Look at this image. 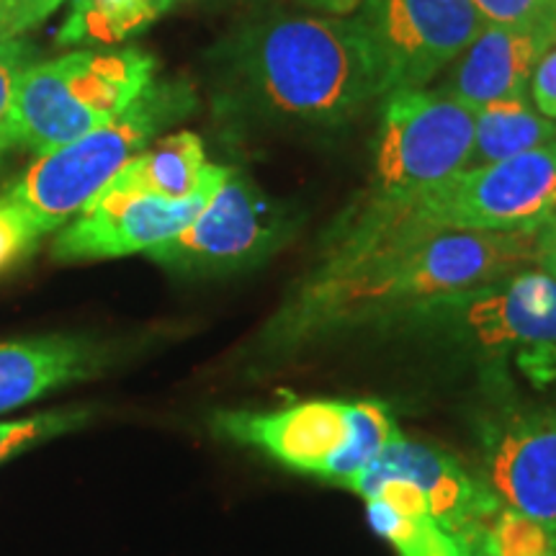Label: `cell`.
Returning <instances> with one entry per match:
<instances>
[{"label": "cell", "mask_w": 556, "mask_h": 556, "mask_svg": "<svg viewBox=\"0 0 556 556\" xmlns=\"http://www.w3.org/2000/svg\"><path fill=\"white\" fill-rule=\"evenodd\" d=\"M484 556H492V554H484Z\"/></svg>", "instance_id": "1f68e13d"}, {"label": "cell", "mask_w": 556, "mask_h": 556, "mask_svg": "<svg viewBox=\"0 0 556 556\" xmlns=\"http://www.w3.org/2000/svg\"><path fill=\"white\" fill-rule=\"evenodd\" d=\"M29 45L24 39H0V137L13 142L11 111L16 99L21 73L31 65Z\"/></svg>", "instance_id": "cb8c5ba5"}, {"label": "cell", "mask_w": 556, "mask_h": 556, "mask_svg": "<svg viewBox=\"0 0 556 556\" xmlns=\"http://www.w3.org/2000/svg\"><path fill=\"white\" fill-rule=\"evenodd\" d=\"M242 106L276 122L338 127L387 96L364 29L348 16H276L248 26L227 58Z\"/></svg>", "instance_id": "7a4b0ae2"}, {"label": "cell", "mask_w": 556, "mask_h": 556, "mask_svg": "<svg viewBox=\"0 0 556 556\" xmlns=\"http://www.w3.org/2000/svg\"><path fill=\"white\" fill-rule=\"evenodd\" d=\"M556 47V29H518L484 24L454 60L435 90L471 111L490 103L528 101V88L544 54Z\"/></svg>", "instance_id": "5bb4252c"}, {"label": "cell", "mask_w": 556, "mask_h": 556, "mask_svg": "<svg viewBox=\"0 0 556 556\" xmlns=\"http://www.w3.org/2000/svg\"><path fill=\"white\" fill-rule=\"evenodd\" d=\"M556 142V122L528 101L490 103L475 114V148L467 168L492 165Z\"/></svg>", "instance_id": "e0dca14e"}, {"label": "cell", "mask_w": 556, "mask_h": 556, "mask_svg": "<svg viewBox=\"0 0 556 556\" xmlns=\"http://www.w3.org/2000/svg\"><path fill=\"white\" fill-rule=\"evenodd\" d=\"M536 266V232L438 229L413 201L368 197L330 232L309 270L263 330L287 353L366 323H397L433 299L464 294Z\"/></svg>", "instance_id": "6da1fadb"}, {"label": "cell", "mask_w": 556, "mask_h": 556, "mask_svg": "<svg viewBox=\"0 0 556 556\" xmlns=\"http://www.w3.org/2000/svg\"><path fill=\"white\" fill-rule=\"evenodd\" d=\"M13 148V144L9 142V139H3L0 137V163H3V157H5V152H9Z\"/></svg>", "instance_id": "4dcf8cb0"}, {"label": "cell", "mask_w": 556, "mask_h": 556, "mask_svg": "<svg viewBox=\"0 0 556 556\" xmlns=\"http://www.w3.org/2000/svg\"><path fill=\"white\" fill-rule=\"evenodd\" d=\"M193 103V88L186 80L155 78L114 122L39 155L24 176L0 193V204L41 240L78 217L137 152L155 142L173 122L184 119Z\"/></svg>", "instance_id": "3957f363"}, {"label": "cell", "mask_w": 556, "mask_h": 556, "mask_svg": "<svg viewBox=\"0 0 556 556\" xmlns=\"http://www.w3.org/2000/svg\"><path fill=\"white\" fill-rule=\"evenodd\" d=\"M536 266L556 281V217L536 232Z\"/></svg>", "instance_id": "83f0119b"}, {"label": "cell", "mask_w": 556, "mask_h": 556, "mask_svg": "<svg viewBox=\"0 0 556 556\" xmlns=\"http://www.w3.org/2000/svg\"><path fill=\"white\" fill-rule=\"evenodd\" d=\"M484 482L500 505L556 533V407L497 417L484 428Z\"/></svg>", "instance_id": "7c38bea8"}, {"label": "cell", "mask_w": 556, "mask_h": 556, "mask_svg": "<svg viewBox=\"0 0 556 556\" xmlns=\"http://www.w3.org/2000/svg\"><path fill=\"white\" fill-rule=\"evenodd\" d=\"M152 80L155 60L137 47L78 50L58 60L31 62L21 73L13 99V142L34 155H47L114 122Z\"/></svg>", "instance_id": "277c9868"}, {"label": "cell", "mask_w": 556, "mask_h": 556, "mask_svg": "<svg viewBox=\"0 0 556 556\" xmlns=\"http://www.w3.org/2000/svg\"><path fill=\"white\" fill-rule=\"evenodd\" d=\"M160 16L155 0H70L60 45H116Z\"/></svg>", "instance_id": "ac0fdd59"}, {"label": "cell", "mask_w": 556, "mask_h": 556, "mask_svg": "<svg viewBox=\"0 0 556 556\" xmlns=\"http://www.w3.org/2000/svg\"><path fill=\"white\" fill-rule=\"evenodd\" d=\"M400 433L392 413L381 402H348V441L323 471L325 482L345 486L377 458Z\"/></svg>", "instance_id": "d6986e66"}, {"label": "cell", "mask_w": 556, "mask_h": 556, "mask_svg": "<svg viewBox=\"0 0 556 556\" xmlns=\"http://www.w3.org/2000/svg\"><path fill=\"white\" fill-rule=\"evenodd\" d=\"M374 531L397 548L400 556H475L456 536L428 516H405L381 500H366Z\"/></svg>", "instance_id": "ffe728a7"}, {"label": "cell", "mask_w": 556, "mask_h": 556, "mask_svg": "<svg viewBox=\"0 0 556 556\" xmlns=\"http://www.w3.org/2000/svg\"><path fill=\"white\" fill-rule=\"evenodd\" d=\"M302 9L325 13V16H351L356 13L361 0H294Z\"/></svg>", "instance_id": "f1b7e54d"}, {"label": "cell", "mask_w": 556, "mask_h": 556, "mask_svg": "<svg viewBox=\"0 0 556 556\" xmlns=\"http://www.w3.org/2000/svg\"><path fill=\"white\" fill-rule=\"evenodd\" d=\"M232 168L212 165L204 142L193 131H176L150 142L116 173L106 189L155 193L163 199H191L206 189H217Z\"/></svg>", "instance_id": "2e32d148"}, {"label": "cell", "mask_w": 556, "mask_h": 556, "mask_svg": "<svg viewBox=\"0 0 556 556\" xmlns=\"http://www.w3.org/2000/svg\"><path fill=\"white\" fill-rule=\"evenodd\" d=\"M492 556H556V533L541 520L503 507L490 526Z\"/></svg>", "instance_id": "7402d4cb"}, {"label": "cell", "mask_w": 556, "mask_h": 556, "mask_svg": "<svg viewBox=\"0 0 556 556\" xmlns=\"http://www.w3.org/2000/svg\"><path fill=\"white\" fill-rule=\"evenodd\" d=\"M214 433L258 448L283 467L323 477L348 441V402L309 400L278 409H227L212 420Z\"/></svg>", "instance_id": "4fadbf2b"}, {"label": "cell", "mask_w": 556, "mask_h": 556, "mask_svg": "<svg viewBox=\"0 0 556 556\" xmlns=\"http://www.w3.org/2000/svg\"><path fill=\"white\" fill-rule=\"evenodd\" d=\"M294 229L287 208L232 170L197 219L148 255L180 276L238 274L278 253Z\"/></svg>", "instance_id": "ba28073f"}, {"label": "cell", "mask_w": 556, "mask_h": 556, "mask_svg": "<svg viewBox=\"0 0 556 556\" xmlns=\"http://www.w3.org/2000/svg\"><path fill=\"white\" fill-rule=\"evenodd\" d=\"M486 24L556 29V0H471Z\"/></svg>", "instance_id": "603a6c76"}, {"label": "cell", "mask_w": 556, "mask_h": 556, "mask_svg": "<svg viewBox=\"0 0 556 556\" xmlns=\"http://www.w3.org/2000/svg\"><path fill=\"white\" fill-rule=\"evenodd\" d=\"M88 420L90 409L86 407L52 409V413L21 417V420H0V464L11 462L34 446H41V443L73 433Z\"/></svg>", "instance_id": "44dd1931"}, {"label": "cell", "mask_w": 556, "mask_h": 556, "mask_svg": "<svg viewBox=\"0 0 556 556\" xmlns=\"http://www.w3.org/2000/svg\"><path fill=\"white\" fill-rule=\"evenodd\" d=\"M222 189H206L191 199H163L155 193L103 189L52 242L58 263L106 261L150 253L197 219L208 199Z\"/></svg>", "instance_id": "8fae6325"}, {"label": "cell", "mask_w": 556, "mask_h": 556, "mask_svg": "<svg viewBox=\"0 0 556 556\" xmlns=\"http://www.w3.org/2000/svg\"><path fill=\"white\" fill-rule=\"evenodd\" d=\"M111 351L86 336H41L0 343V415L103 374Z\"/></svg>", "instance_id": "9a60e30c"}, {"label": "cell", "mask_w": 556, "mask_h": 556, "mask_svg": "<svg viewBox=\"0 0 556 556\" xmlns=\"http://www.w3.org/2000/svg\"><path fill=\"white\" fill-rule=\"evenodd\" d=\"M65 0H0V39H21Z\"/></svg>", "instance_id": "d4e9b609"}, {"label": "cell", "mask_w": 556, "mask_h": 556, "mask_svg": "<svg viewBox=\"0 0 556 556\" xmlns=\"http://www.w3.org/2000/svg\"><path fill=\"white\" fill-rule=\"evenodd\" d=\"M37 238L9 206L0 204V274L18 266L37 248Z\"/></svg>", "instance_id": "484cf974"}, {"label": "cell", "mask_w": 556, "mask_h": 556, "mask_svg": "<svg viewBox=\"0 0 556 556\" xmlns=\"http://www.w3.org/2000/svg\"><path fill=\"white\" fill-rule=\"evenodd\" d=\"M405 479L415 484L428 505V516L456 536L475 556L490 554V526L503 505L484 479L426 443L397 433L348 490L366 497L379 482Z\"/></svg>", "instance_id": "30bf717a"}, {"label": "cell", "mask_w": 556, "mask_h": 556, "mask_svg": "<svg viewBox=\"0 0 556 556\" xmlns=\"http://www.w3.org/2000/svg\"><path fill=\"white\" fill-rule=\"evenodd\" d=\"M381 101L368 197L405 201L467 168L477 111L435 88H397Z\"/></svg>", "instance_id": "8992f818"}, {"label": "cell", "mask_w": 556, "mask_h": 556, "mask_svg": "<svg viewBox=\"0 0 556 556\" xmlns=\"http://www.w3.org/2000/svg\"><path fill=\"white\" fill-rule=\"evenodd\" d=\"M353 18L379 62L387 93L428 88L486 24L471 0H361Z\"/></svg>", "instance_id": "9c48e42d"}, {"label": "cell", "mask_w": 556, "mask_h": 556, "mask_svg": "<svg viewBox=\"0 0 556 556\" xmlns=\"http://www.w3.org/2000/svg\"><path fill=\"white\" fill-rule=\"evenodd\" d=\"M528 93H531L533 109H536L541 116H546V119L556 122V47L548 50L544 54V60L539 62Z\"/></svg>", "instance_id": "4316f807"}, {"label": "cell", "mask_w": 556, "mask_h": 556, "mask_svg": "<svg viewBox=\"0 0 556 556\" xmlns=\"http://www.w3.org/2000/svg\"><path fill=\"white\" fill-rule=\"evenodd\" d=\"M409 201L438 229L539 232L556 217V142L464 168Z\"/></svg>", "instance_id": "52a82bcc"}, {"label": "cell", "mask_w": 556, "mask_h": 556, "mask_svg": "<svg viewBox=\"0 0 556 556\" xmlns=\"http://www.w3.org/2000/svg\"><path fill=\"white\" fill-rule=\"evenodd\" d=\"M402 319L477 351L516 353L531 374L556 377V281L539 268L433 299Z\"/></svg>", "instance_id": "5b68a950"}, {"label": "cell", "mask_w": 556, "mask_h": 556, "mask_svg": "<svg viewBox=\"0 0 556 556\" xmlns=\"http://www.w3.org/2000/svg\"><path fill=\"white\" fill-rule=\"evenodd\" d=\"M155 3H157V11H160V13H165V11H170L173 5L184 3V0H155Z\"/></svg>", "instance_id": "f546056e"}]
</instances>
